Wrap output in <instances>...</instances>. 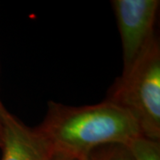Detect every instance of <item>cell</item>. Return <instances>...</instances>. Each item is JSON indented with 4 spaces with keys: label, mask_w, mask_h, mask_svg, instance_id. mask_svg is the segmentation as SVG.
I'll return each instance as SVG.
<instances>
[{
    "label": "cell",
    "mask_w": 160,
    "mask_h": 160,
    "mask_svg": "<svg viewBox=\"0 0 160 160\" xmlns=\"http://www.w3.org/2000/svg\"><path fill=\"white\" fill-rule=\"evenodd\" d=\"M119 31L123 71L131 67L153 40L154 26L159 0H113L111 1Z\"/></svg>",
    "instance_id": "3957f363"
},
{
    "label": "cell",
    "mask_w": 160,
    "mask_h": 160,
    "mask_svg": "<svg viewBox=\"0 0 160 160\" xmlns=\"http://www.w3.org/2000/svg\"><path fill=\"white\" fill-rule=\"evenodd\" d=\"M124 146L132 160H160V141L140 134Z\"/></svg>",
    "instance_id": "5b68a950"
},
{
    "label": "cell",
    "mask_w": 160,
    "mask_h": 160,
    "mask_svg": "<svg viewBox=\"0 0 160 160\" xmlns=\"http://www.w3.org/2000/svg\"><path fill=\"white\" fill-rule=\"evenodd\" d=\"M3 144V127H2V123L0 119V148L2 147Z\"/></svg>",
    "instance_id": "ba28073f"
},
{
    "label": "cell",
    "mask_w": 160,
    "mask_h": 160,
    "mask_svg": "<svg viewBox=\"0 0 160 160\" xmlns=\"http://www.w3.org/2000/svg\"><path fill=\"white\" fill-rule=\"evenodd\" d=\"M3 127L1 160H52L55 150L37 127H29L6 109L0 100Z\"/></svg>",
    "instance_id": "277c9868"
},
{
    "label": "cell",
    "mask_w": 160,
    "mask_h": 160,
    "mask_svg": "<svg viewBox=\"0 0 160 160\" xmlns=\"http://www.w3.org/2000/svg\"><path fill=\"white\" fill-rule=\"evenodd\" d=\"M52 160H84V159L78 158H75V157H72V156L62 154V153H60V152L55 151V155H54V157H53Z\"/></svg>",
    "instance_id": "52a82bcc"
},
{
    "label": "cell",
    "mask_w": 160,
    "mask_h": 160,
    "mask_svg": "<svg viewBox=\"0 0 160 160\" xmlns=\"http://www.w3.org/2000/svg\"><path fill=\"white\" fill-rule=\"evenodd\" d=\"M106 101L126 110L143 136L160 141V45L157 36L115 81Z\"/></svg>",
    "instance_id": "7a4b0ae2"
},
{
    "label": "cell",
    "mask_w": 160,
    "mask_h": 160,
    "mask_svg": "<svg viewBox=\"0 0 160 160\" xmlns=\"http://www.w3.org/2000/svg\"><path fill=\"white\" fill-rule=\"evenodd\" d=\"M37 128L55 151L81 159L100 146L125 145L142 134L126 110L106 100L78 107L49 102Z\"/></svg>",
    "instance_id": "6da1fadb"
},
{
    "label": "cell",
    "mask_w": 160,
    "mask_h": 160,
    "mask_svg": "<svg viewBox=\"0 0 160 160\" xmlns=\"http://www.w3.org/2000/svg\"><path fill=\"white\" fill-rule=\"evenodd\" d=\"M84 160H132L124 145L108 144L92 149Z\"/></svg>",
    "instance_id": "8992f818"
}]
</instances>
